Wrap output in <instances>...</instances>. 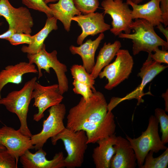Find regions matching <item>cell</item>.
<instances>
[{
    "label": "cell",
    "instance_id": "21",
    "mask_svg": "<svg viewBox=\"0 0 168 168\" xmlns=\"http://www.w3.org/2000/svg\"><path fill=\"white\" fill-rule=\"evenodd\" d=\"M53 16L63 23L66 30H70L72 18L82 13L75 7L72 0H58L55 3L49 4Z\"/></svg>",
    "mask_w": 168,
    "mask_h": 168
},
{
    "label": "cell",
    "instance_id": "35",
    "mask_svg": "<svg viewBox=\"0 0 168 168\" xmlns=\"http://www.w3.org/2000/svg\"><path fill=\"white\" fill-rule=\"evenodd\" d=\"M162 97L164 98L165 101V111L168 112V89L165 93H163L162 94Z\"/></svg>",
    "mask_w": 168,
    "mask_h": 168
},
{
    "label": "cell",
    "instance_id": "24",
    "mask_svg": "<svg viewBox=\"0 0 168 168\" xmlns=\"http://www.w3.org/2000/svg\"><path fill=\"white\" fill-rule=\"evenodd\" d=\"M160 156L154 157V152L150 151L145 157L143 165L140 168H167L168 165V148Z\"/></svg>",
    "mask_w": 168,
    "mask_h": 168
},
{
    "label": "cell",
    "instance_id": "12",
    "mask_svg": "<svg viewBox=\"0 0 168 168\" xmlns=\"http://www.w3.org/2000/svg\"><path fill=\"white\" fill-rule=\"evenodd\" d=\"M0 144L15 157L17 163L26 151L34 149L30 137L23 134L18 129L6 125L0 128Z\"/></svg>",
    "mask_w": 168,
    "mask_h": 168
},
{
    "label": "cell",
    "instance_id": "16",
    "mask_svg": "<svg viewBox=\"0 0 168 168\" xmlns=\"http://www.w3.org/2000/svg\"><path fill=\"white\" fill-rule=\"evenodd\" d=\"M114 146L115 153L111 160V168H135L137 165V158L130 143L127 139L117 136Z\"/></svg>",
    "mask_w": 168,
    "mask_h": 168
},
{
    "label": "cell",
    "instance_id": "29",
    "mask_svg": "<svg viewBox=\"0 0 168 168\" xmlns=\"http://www.w3.org/2000/svg\"><path fill=\"white\" fill-rule=\"evenodd\" d=\"M28 8L44 13L47 17L53 16L52 12L45 0H21Z\"/></svg>",
    "mask_w": 168,
    "mask_h": 168
},
{
    "label": "cell",
    "instance_id": "18",
    "mask_svg": "<svg viewBox=\"0 0 168 168\" xmlns=\"http://www.w3.org/2000/svg\"><path fill=\"white\" fill-rule=\"evenodd\" d=\"M34 64L25 62L6 67L0 72V99L3 88L8 83L19 84L22 82L23 76L27 73H38Z\"/></svg>",
    "mask_w": 168,
    "mask_h": 168
},
{
    "label": "cell",
    "instance_id": "23",
    "mask_svg": "<svg viewBox=\"0 0 168 168\" xmlns=\"http://www.w3.org/2000/svg\"><path fill=\"white\" fill-rule=\"evenodd\" d=\"M57 21L54 16L47 17L44 27L40 31L32 36L31 43L28 46H23L21 51L27 54H33L38 52L44 44V42L49 33L58 28Z\"/></svg>",
    "mask_w": 168,
    "mask_h": 168
},
{
    "label": "cell",
    "instance_id": "3",
    "mask_svg": "<svg viewBox=\"0 0 168 168\" xmlns=\"http://www.w3.org/2000/svg\"><path fill=\"white\" fill-rule=\"evenodd\" d=\"M35 77L25 83L22 88L18 91L9 92L5 97L0 99V105H3L10 112L16 114L20 122L18 130L23 134L31 137L32 133L28 128L27 116L35 82Z\"/></svg>",
    "mask_w": 168,
    "mask_h": 168
},
{
    "label": "cell",
    "instance_id": "32",
    "mask_svg": "<svg viewBox=\"0 0 168 168\" xmlns=\"http://www.w3.org/2000/svg\"><path fill=\"white\" fill-rule=\"evenodd\" d=\"M154 54L152 53L148 57L155 61L160 63L168 64V52L166 50H161L157 47L154 50Z\"/></svg>",
    "mask_w": 168,
    "mask_h": 168
},
{
    "label": "cell",
    "instance_id": "30",
    "mask_svg": "<svg viewBox=\"0 0 168 168\" xmlns=\"http://www.w3.org/2000/svg\"><path fill=\"white\" fill-rule=\"evenodd\" d=\"M74 86V92L82 96V97L86 101H88L93 93L91 87L87 84L74 79L72 82Z\"/></svg>",
    "mask_w": 168,
    "mask_h": 168
},
{
    "label": "cell",
    "instance_id": "25",
    "mask_svg": "<svg viewBox=\"0 0 168 168\" xmlns=\"http://www.w3.org/2000/svg\"><path fill=\"white\" fill-rule=\"evenodd\" d=\"M71 75L74 79L88 85L93 92L96 91L94 87L95 79L86 70L83 65L74 64L70 68Z\"/></svg>",
    "mask_w": 168,
    "mask_h": 168
},
{
    "label": "cell",
    "instance_id": "34",
    "mask_svg": "<svg viewBox=\"0 0 168 168\" xmlns=\"http://www.w3.org/2000/svg\"><path fill=\"white\" fill-rule=\"evenodd\" d=\"M156 28H158L159 31L163 33L165 36L167 40V42L168 43V27L165 28L160 23L157 26Z\"/></svg>",
    "mask_w": 168,
    "mask_h": 168
},
{
    "label": "cell",
    "instance_id": "20",
    "mask_svg": "<svg viewBox=\"0 0 168 168\" xmlns=\"http://www.w3.org/2000/svg\"><path fill=\"white\" fill-rule=\"evenodd\" d=\"M104 37V33H101L94 40L88 39L79 46L72 45L69 47V50L72 54H77L80 56L82 59L83 66L90 74L95 63V56L96 51Z\"/></svg>",
    "mask_w": 168,
    "mask_h": 168
},
{
    "label": "cell",
    "instance_id": "26",
    "mask_svg": "<svg viewBox=\"0 0 168 168\" xmlns=\"http://www.w3.org/2000/svg\"><path fill=\"white\" fill-rule=\"evenodd\" d=\"M155 116L160 124L162 133L161 139L165 145L168 142V115L164 110L157 108L155 110Z\"/></svg>",
    "mask_w": 168,
    "mask_h": 168
},
{
    "label": "cell",
    "instance_id": "22",
    "mask_svg": "<svg viewBox=\"0 0 168 168\" xmlns=\"http://www.w3.org/2000/svg\"><path fill=\"white\" fill-rule=\"evenodd\" d=\"M121 46V43L119 40H116L113 43L105 42L104 44L99 52L96 62L90 74L93 79H95L98 77L102 69L109 64Z\"/></svg>",
    "mask_w": 168,
    "mask_h": 168
},
{
    "label": "cell",
    "instance_id": "9",
    "mask_svg": "<svg viewBox=\"0 0 168 168\" xmlns=\"http://www.w3.org/2000/svg\"><path fill=\"white\" fill-rule=\"evenodd\" d=\"M101 5L104 15L108 14L112 19V27L110 30L112 34L118 36L123 31L130 33V26L133 21L132 10L127 3L123 0H103Z\"/></svg>",
    "mask_w": 168,
    "mask_h": 168
},
{
    "label": "cell",
    "instance_id": "19",
    "mask_svg": "<svg viewBox=\"0 0 168 168\" xmlns=\"http://www.w3.org/2000/svg\"><path fill=\"white\" fill-rule=\"evenodd\" d=\"M115 133L98 141V145L93 149L92 157L96 168H110L111 160L115 153L116 142Z\"/></svg>",
    "mask_w": 168,
    "mask_h": 168
},
{
    "label": "cell",
    "instance_id": "33",
    "mask_svg": "<svg viewBox=\"0 0 168 168\" xmlns=\"http://www.w3.org/2000/svg\"><path fill=\"white\" fill-rule=\"evenodd\" d=\"M160 4L163 23L166 27L168 25V0H160Z\"/></svg>",
    "mask_w": 168,
    "mask_h": 168
},
{
    "label": "cell",
    "instance_id": "4",
    "mask_svg": "<svg viewBox=\"0 0 168 168\" xmlns=\"http://www.w3.org/2000/svg\"><path fill=\"white\" fill-rule=\"evenodd\" d=\"M51 138L54 145L59 140L63 142L68 154L64 160L65 167L75 168L82 166L88 144V138L84 131H73L65 127Z\"/></svg>",
    "mask_w": 168,
    "mask_h": 168
},
{
    "label": "cell",
    "instance_id": "1",
    "mask_svg": "<svg viewBox=\"0 0 168 168\" xmlns=\"http://www.w3.org/2000/svg\"><path fill=\"white\" fill-rule=\"evenodd\" d=\"M66 128L73 131H84L87 143H94L115 133L114 115L108 111L104 95L93 92L89 100L82 97L78 103L69 110Z\"/></svg>",
    "mask_w": 168,
    "mask_h": 168
},
{
    "label": "cell",
    "instance_id": "8",
    "mask_svg": "<svg viewBox=\"0 0 168 168\" xmlns=\"http://www.w3.org/2000/svg\"><path fill=\"white\" fill-rule=\"evenodd\" d=\"M48 111L49 115L43 121L42 130L30 137L34 149L36 151L42 148L49 138L55 136L65 128L63 121L66 113L64 104L60 103L53 106Z\"/></svg>",
    "mask_w": 168,
    "mask_h": 168
},
{
    "label": "cell",
    "instance_id": "10",
    "mask_svg": "<svg viewBox=\"0 0 168 168\" xmlns=\"http://www.w3.org/2000/svg\"><path fill=\"white\" fill-rule=\"evenodd\" d=\"M0 16L3 17L7 22L9 29L16 33L30 34L34 25L31 14L27 8H15L8 0H0Z\"/></svg>",
    "mask_w": 168,
    "mask_h": 168
},
{
    "label": "cell",
    "instance_id": "14",
    "mask_svg": "<svg viewBox=\"0 0 168 168\" xmlns=\"http://www.w3.org/2000/svg\"><path fill=\"white\" fill-rule=\"evenodd\" d=\"M148 57L146 61L143 63L138 76L142 79L140 85L133 91L127 95L123 98H117L118 104L126 100L136 99L138 104L142 102V96L144 95L143 89L146 85L152 81L157 75L168 67L161 64Z\"/></svg>",
    "mask_w": 168,
    "mask_h": 168
},
{
    "label": "cell",
    "instance_id": "38",
    "mask_svg": "<svg viewBox=\"0 0 168 168\" xmlns=\"http://www.w3.org/2000/svg\"><path fill=\"white\" fill-rule=\"evenodd\" d=\"M1 25H2V23H0V26H1Z\"/></svg>",
    "mask_w": 168,
    "mask_h": 168
},
{
    "label": "cell",
    "instance_id": "7",
    "mask_svg": "<svg viewBox=\"0 0 168 168\" xmlns=\"http://www.w3.org/2000/svg\"><path fill=\"white\" fill-rule=\"evenodd\" d=\"M116 56L114 61L104 67L98 75L100 79L105 77L108 79L104 87L107 90L112 89L128 79L132 72L133 60L128 50L120 49Z\"/></svg>",
    "mask_w": 168,
    "mask_h": 168
},
{
    "label": "cell",
    "instance_id": "37",
    "mask_svg": "<svg viewBox=\"0 0 168 168\" xmlns=\"http://www.w3.org/2000/svg\"><path fill=\"white\" fill-rule=\"evenodd\" d=\"M58 0H45V2L46 4L49 2H54L58 1Z\"/></svg>",
    "mask_w": 168,
    "mask_h": 168
},
{
    "label": "cell",
    "instance_id": "2",
    "mask_svg": "<svg viewBox=\"0 0 168 168\" xmlns=\"http://www.w3.org/2000/svg\"><path fill=\"white\" fill-rule=\"evenodd\" d=\"M154 26L147 21L143 19H135L130 26L133 33H121L119 38L130 39L133 43L132 51L133 55L141 51L147 52L148 56L154 52L157 47L161 46L162 50L168 49V43L161 38L155 31Z\"/></svg>",
    "mask_w": 168,
    "mask_h": 168
},
{
    "label": "cell",
    "instance_id": "13",
    "mask_svg": "<svg viewBox=\"0 0 168 168\" xmlns=\"http://www.w3.org/2000/svg\"><path fill=\"white\" fill-rule=\"evenodd\" d=\"M72 20L77 22L82 30L77 40V44L79 45L88 36H93L103 33L111 28L110 25L105 22L103 13L92 12L81 14L73 17Z\"/></svg>",
    "mask_w": 168,
    "mask_h": 168
},
{
    "label": "cell",
    "instance_id": "28",
    "mask_svg": "<svg viewBox=\"0 0 168 168\" xmlns=\"http://www.w3.org/2000/svg\"><path fill=\"white\" fill-rule=\"evenodd\" d=\"M15 157L3 145L0 144V168H17Z\"/></svg>",
    "mask_w": 168,
    "mask_h": 168
},
{
    "label": "cell",
    "instance_id": "17",
    "mask_svg": "<svg viewBox=\"0 0 168 168\" xmlns=\"http://www.w3.org/2000/svg\"><path fill=\"white\" fill-rule=\"evenodd\" d=\"M160 2V0H150L144 4H139L133 2L131 0H126V2L132 8V19H145L154 27L163 23Z\"/></svg>",
    "mask_w": 168,
    "mask_h": 168
},
{
    "label": "cell",
    "instance_id": "6",
    "mask_svg": "<svg viewBox=\"0 0 168 168\" xmlns=\"http://www.w3.org/2000/svg\"><path fill=\"white\" fill-rule=\"evenodd\" d=\"M57 52L54 50L51 53L46 50L45 44L38 53L33 54H27L29 63L35 64L38 71V78L43 76L42 69L50 73V68L54 71L57 78L59 90L62 95L67 92L68 89V80L66 75L67 72V66L61 63L58 59Z\"/></svg>",
    "mask_w": 168,
    "mask_h": 168
},
{
    "label": "cell",
    "instance_id": "5",
    "mask_svg": "<svg viewBox=\"0 0 168 168\" xmlns=\"http://www.w3.org/2000/svg\"><path fill=\"white\" fill-rule=\"evenodd\" d=\"M159 123L155 116L151 115L147 129L142 132L139 137L132 138L126 135V138L134 151L139 168L143 165L146 156L150 151L156 153L167 148L162 143L159 136Z\"/></svg>",
    "mask_w": 168,
    "mask_h": 168
},
{
    "label": "cell",
    "instance_id": "36",
    "mask_svg": "<svg viewBox=\"0 0 168 168\" xmlns=\"http://www.w3.org/2000/svg\"><path fill=\"white\" fill-rule=\"evenodd\" d=\"M132 2L136 4H139L142 2L144 0H131Z\"/></svg>",
    "mask_w": 168,
    "mask_h": 168
},
{
    "label": "cell",
    "instance_id": "27",
    "mask_svg": "<svg viewBox=\"0 0 168 168\" xmlns=\"http://www.w3.org/2000/svg\"><path fill=\"white\" fill-rule=\"evenodd\" d=\"M76 8L81 13L86 14L95 12L99 8V0H72Z\"/></svg>",
    "mask_w": 168,
    "mask_h": 168
},
{
    "label": "cell",
    "instance_id": "15",
    "mask_svg": "<svg viewBox=\"0 0 168 168\" xmlns=\"http://www.w3.org/2000/svg\"><path fill=\"white\" fill-rule=\"evenodd\" d=\"M46 152L42 148L34 153L28 150L20 157L24 168H62L65 167V158L62 152L56 153L51 160L46 157Z\"/></svg>",
    "mask_w": 168,
    "mask_h": 168
},
{
    "label": "cell",
    "instance_id": "31",
    "mask_svg": "<svg viewBox=\"0 0 168 168\" xmlns=\"http://www.w3.org/2000/svg\"><path fill=\"white\" fill-rule=\"evenodd\" d=\"M6 40L14 45L26 44H30L32 41V36L30 34L24 33H16Z\"/></svg>",
    "mask_w": 168,
    "mask_h": 168
},
{
    "label": "cell",
    "instance_id": "11",
    "mask_svg": "<svg viewBox=\"0 0 168 168\" xmlns=\"http://www.w3.org/2000/svg\"><path fill=\"white\" fill-rule=\"evenodd\" d=\"M31 98L34 100L33 106L38 109V112L33 115V120L38 122L44 117L46 109L61 103L63 97L59 92L58 84L43 86L36 81Z\"/></svg>",
    "mask_w": 168,
    "mask_h": 168
}]
</instances>
